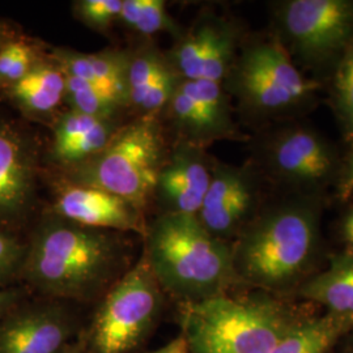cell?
<instances>
[{
  "mask_svg": "<svg viewBox=\"0 0 353 353\" xmlns=\"http://www.w3.org/2000/svg\"><path fill=\"white\" fill-rule=\"evenodd\" d=\"M20 280L41 297L96 303L132 267L122 233L43 219L26 241Z\"/></svg>",
  "mask_w": 353,
  "mask_h": 353,
  "instance_id": "1",
  "label": "cell"
},
{
  "mask_svg": "<svg viewBox=\"0 0 353 353\" xmlns=\"http://www.w3.org/2000/svg\"><path fill=\"white\" fill-rule=\"evenodd\" d=\"M144 239L143 255L154 278L181 305L224 294L237 280L233 249L196 214L165 212L147 227Z\"/></svg>",
  "mask_w": 353,
  "mask_h": 353,
  "instance_id": "2",
  "label": "cell"
},
{
  "mask_svg": "<svg viewBox=\"0 0 353 353\" xmlns=\"http://www.w3.org/2000/svg\"><path fill=\"white\" fill-rule=\"evenodd\" d=\"M318 239V212L312 202H294L262 216L233 248L236 276L265 288L299 278L312 261Z\"/></svg>",
  "mask_w": 353,
  "mask_h": 353,
  "instance_id": "3",
  "label": "cell"
},
{
  "mask_svg": "<svg viewBox=\"0 0 353 353\" xmlns=\"http://www.w3.org/2000/svg\"><path fill=\"white\" fill-rule=\"evenodd\" d=\"M189 353H270L294 328L276 303L225 293L181 305Z\"/></svg>",
  "mask_w": 353,
  "mask_h": 353,
  "instance_id": "4",
  "label": "cell"
},
{
  "mask_svg": "<svg viewBox=\"0 0 353 353\" xmlns=\"http://www.w3.org/2000/svg\"><path fill=\"white\" fill-rule=\"evenodd\" d=\"M164 290L144 255L96 303L79 339L84 353H135L157 327Z\"/></svg>",
  "mask_w": 353,
  "mask_h": 353,
  "instance_id": "5",
  "label": "cell"
},
{
  "mask_svg": "<svg viewBox=\"0 0 353 353\" xmlns=\"http://www.w3.org/2000/svg\"><path fill=\"white\" fill-rule=\"evenodd\" d=\"M165 161L164 138L156 115L121 127L100 153L70 168V183L103 190L145 207Z\"/></svg>",
  "mask_w": 353,
  "mask_h": 353,
  "instance_id": "6",
  "label": "cell"
},
{
  "mask_svg": "<svg viewBox=\"0 0 353 353\" xmlns=\"http://www.w3.org/2000/svg\"><path fill=\"white\" fill-rule=\"evenodd\" d=\"M279 17L290 46L307 64L339 62L353 43V0H290Z\"/></svg>",
  "mask_w": 353,
  "mask_h": 353,
  "instance_id": "7",
  "label": "cell"
},
{
  "mask_svg": "<svg viewBox=\"0 0 353 353\" xmlns=\"http://www.w3.org/2000/svg\"><path fill=\"white\" fill-rule=\"evenodd\" d=\"M84 323L74 303L28 296L0 319V353H62Z\"/></svg>",
  "mask_w": 353,
  "mask_h": 353,
  "instance_id": "8",
  "label": "cell"
},
{
  "mask_svg": "<svg viewBox=\"0 0 353 353\" xmlns=\"http://www.w3.org/2000/svg\"><path fill=\"white\" fill-rule=\"evenodd\" d=\"M234 84L242 100L263 113L292 108L318 88L275 43H259L246 51L237 64Z\"/></svg>",
  "mask_w": 353,
  "mask_h": 353,
  "instance_id": "9",
  "label": "cell"
},
{
  "mask_svg": "<svg viewBox=\"0 0 353 353\" xmlns=\"http://www.w3.org/2000/svg\"><path fill=\"white\" fill-rule=\"evenodd\" d=\"M37 178L32 141L11 122L0 121V230L20 227L30 214Z\"/></svg>",
  "mask_w": 353,
  "mask_h": 353,
  "instance_id": "10",
  "label": "cell"
},
{
  "mask_svg": "<svg viewBox=\"0 0 353 353\" xmlns=\"http://www.w3.org/2000/svg\"><path fill=\"white\" fill-rule=\"evenodd\" d=\"M55 216L83 227L144 236L143 210L103 190L68 183L58 191Z\"/></svg>",
  "mask_w": 353,
  "mask_h": 353,
  "instance_id": "11",
  "label": "cell"
},
{
  "mask_svg": "<svg viewBox=\"0 0 353 353\" xmlns=\"http://www.w3.org/2000/svg\"><path fill=\"white\" fill-rule=\"evenodd\" d=\"M272 170L297 185H321L332 178L338 159L330 143L309 128L294 127L278 134L268 150Z\"/></svg>",
  "mask_w": 353,
  "mask_h": 353,
  "instance_id": "12",
  "label": "cell"
},
{
  "mask_svg": "<svg viewBox=\"0 0 353 353\" xmlns=\"http://www.w3.org/2000/svg\"><path fill=\"white\" fill-rule=\"evenodd\" d=\"M236 48L233 28L220 20H204L174 51V68L182 80L221 83L230 68Z\"/></svg>",
  "mask_w": 353,
  "mask_h": 353,
  "instance_id": "13",
  "label": "cell"
},
{
  "mask_svg": "<svg viewBox=\"0 0 353 353\" xmlns=\"http://www.w3.org/2000/svg\"><path fill=\"white\" fill-rule=\"evenodd\" d=\"M211 176L212 172L199 147L183 141L165 160L154 194L168 214H198Z\"/></svg>",
  "mask_w": 353,
  "mask_h": 353,
  "instance_id": "14",
  "label": "cell"
},
{
  "mask_svg": "<svg viewBox=\"0 0 353 353\" xmlns=\"http://www.w3.org/2000/svg\"><path fill=\"white\" fill-rule=\"evenodd\" d=\"M254 202V183L246 172L232 166H217L196 216L211 234L224 240L246 220Z\"/></svg>",
  "mask_w": 353,
  "mask_h": 353,
  "instance_id": "15",
  "label": "cell"
},
{
  "mask_svg": "<svg viewBox=\"0 0 353 353\" xmlns=\"http://www.w3.org/2000/svg\"><path fill=\"white\" fill-rule=\"evenodd\" d=\"M179 80L156 51H140L128 59L127 97L143 115H156L172 100Z\"/></svg>",
  "mask_w": 353,
  "mask_h": 353,
  "instance_id": "16",
  "label": "cell"
},
{
  "mask_svg": "<svg viewBox=\"0 0 353 353\" xmlns=\"http://www.w3.org/2000/svg\"><path fill=\"white\" fill-rule=\"evenodd\" d=\"M6 92L13 105L26 117H48L64 100L65 75L52 59H41L26 77Z\"/></svg>",
  "mask_w": 353,
  "mask_h": 353,
  "instance_id": "17",
  "label": "cell"
},
{
  "mask_svg": "<svg viewBox=\"0 0 353 353\" xmlns=\"http://www.w3.org/2000/svg\"><path fill=\"white\" fill-rule=\"evenodd\" d=\"M65 75L74 76L93 85L108 89L128 103L127 65L128 59L122 54L101 52L84 54L57 49L51 58Z\"/></svg>",
  "mask_w": 353,
  "mask_h": 353,
  "instance_id": "18",
  "label": "cell"
},
{
  "mask_svg": "<svg viewBox=\"0 0 353 353\" xmlns=\"http://www.w3.org/2000/svg\"><path fill=\"white\" fill-rule=\"evenodd\" d=\"M303 294L326 306L332 314L352 316L353 252L334 256L323 272L303 285Z\"/></svg>",
  "mask_w": 353,
  "mask_h": 353,
  "instance_id": "19",
  "label": "cell"
},
{
  "mask_svg": "<svg viewBox=\"0 0 353 353\" xmlns=\"http://www.w3.org/2000/svg\"><path fill=\"white\" fill-rule=\"evenodd\" d=\"M198 106L204 141L228 138L234 132L227 97L220 83L207 80H181Z\"/></svg>",
  "mask_w": 353,
  "mask_h": 353,
  "instance_id": "20",
  "label": "cell"
},
{
  "mask_svg": "<svg viewBox=\"0 0 353 353\" xmlns=\"http://www.w3.org/2000/svg\"><path fill=\"white\" fill-rule=\"evenodd\" d=\"M351 316H330L296 325L270 353H326Z\"/></svg>",
  "mask_w": 353,
  "mask_h": 353,
  "instance_id": "21",
  "label": "cell"
},
{
  "mask_svg": "<svg viewBox=\"0 0 353 353\" xmlns=\"http://www.w3.org/2000/svg\"><path fill=\"white\" fill-rule=\"evenodd\" d=\"M64 100L70 103L71 110L101 119H115L121 108L126 105L113 92L70 75H65Z\"/></svg>",
  "mask_w": 353,
  "mask_h": 353,
  "instance_id": "22",
  "label": "cell"
},
{
  "mask_svg": "<svg viewBox=\"0 0 353 353\" xmlns=\"http://www.w3.org/2000/svg\"><path fill=\"white\" fill-rule=\"evenodd\" d=\"M119 20L145 36L178 30L163 0H123Z\"/></svg>",
  "mask_w": 353,
  "mask_h": 353,
  "instance_id": "23",
  "label": "cell"
},
{
  "mask_svg": "<svg viewBox=\"0 0 353 353\" xmlns=\"http://www.w3.org/2000/svg\"><path fill=\"white\" fill-rule=\"evenodd\" d=\"M36 46L11 37L0 46V88L7 90L26 77L41 61Z\"/></svg>",
  "mask_w": 353,
  "mask_h": 353,
  "instance_id": "24",
  "label": "cell"
},
{
  "mask_svg": "<svg viewBox=\"0 0 353 353\" xmlns=\"http://www.w3.org/2000/svg\"><path fill=\"white\" fill-rule=\"evenodd\" d=\"M334 99L344 128L353 137V43L338 62Z\"/></svg>",
  "mask_w": 353,
  "mask_h": 353,
  "instance_id": "25",
  "label": "cell"
},
{
  "mask_svg": "<svg viewBox=\"0 0 353 353\" xmlns=\"http://www.w3.org/2000/svg\"><path fill=\"white\" fill-rule=\"evenodd\" d=\"M123 0H80L76 1V17L89 28L99 32L106 30L119 20Z\"/></svg>",
  "mask_w": 353,
  "mask_h": 353,
  "instance_id": "26",
  "label": "cell"
},
{
  "mask_svg": "<svg viewBox=\"0 0 353 353\" xmlns=\"http://www.w3.org/2000/svg\"><path fill=\"white\" fill-rule=\"evenodd\" d=\"M26 250V242L14 233L0 230V284L12 285L20 280Z\"/></svg>",
  "mask_w": 353,
  "mask_h": 353,
  "instance_id": "27",
  "label": "cell"
},
{
  "mask_svg": "<svg viewBox=\"0 0 353 353\" xmlns=\"http://www.w3.org/2000/svg\"><path fill=\"white\" fill-rule=\"evenodd\" d=\"M101 118H94L85 114L77 113L70 110L64 113L55 123L54 135H52V145L51 153L59 151L68 145L71 141L77 139L79 137L84 135L96 126Z\"/></svg>",
  "mask_w": 353,
  "mask_h": 353,
  "instance_id": "28",
  "label": "cell"
},
{
  "mask_svg": "<svg viewBox=\"0 0 353 353\" xmlns=\"http://www.w3.org/2000/svg\"><path fill=\"white\" fill-rule=\"evenodd\" d=\"M29 290L16 285L0 284V319L8 310H11L16 303L23 301L29 296Z\"/></svg>",
  "mask_w": 353,
  "mask_h": 353,
  "instance_id": "29",
  "label": "cell"
},
{
  "mask_svg": "<svg viewBox=\"0 0 353 353\" xmlns=\"http://www.w3.org/2000/svg\"><path fill=\"white\" fill-rule=\"evenodd\" d=\"M353 194V147L350 160L345 165L339 181V195L341 199H348Z\"/></svg>",
  "mask_w": 353,
  "mask_h": 353,
  "instance_id": "30",
  "label": "cell"
},
{
  "mask_svg": "<svg viewBox=\"0 0 353 353\" xmlns=\"http://www.w3.org/2000/svg\"><path fill=\"white\" fill-rule=\"evenodd\" d=\"M145 353H189V347H188V343L183 338V335L179 334L176 338L172 339L168 344H165L157 350H153L151 352Z\"/></svg>",
  "mask_w": 353,
  "mask_h": 353,
  "instance_id": "31",
  "label": "cell"
},
{
  "mask_svg": "<svg viewBox=\"0 0 353 353\" xmlns=\"http://www.w3.org/2000/svg\"><path fill=\"white\" fill-rule=\"evenodd\" d=\"M343 237L351 246H353V208L347 214L343 223Z\"/></svg>",
  "mask_w": 353,
  "mask_h": 353,
  "instance_id": "32",
  "label": "cell"
},
{
  "mask_svg": "<svg viewBox=\"0 0 353 353\" xmlns=\"http://www.w3.org/2000/svg\"><path fill=\"white\" fill-rule=\"evenodd\" d=\"M62 353H84V348L80 339L77 338L74 343H71Z\"/></svg>",
  "mask_w": 353,
  "mask_h": 353,
  "instance_id": "33",
  "label": "cell"
},
{
  "mask_svg": "<svg viewBox=\"0 0 353 353\" xmlns=\"http://www.w3.org/2000/svg\"><path fill=\"white\" fill-rule=\"evenodd\" d=\"M11 37H12V36H11V33L8 32L7 26L0 24V46H1L6 41H8Z\"/></svg>",
  "mask_w": 353,
  "mask_h": 353,
  "instance_id": "34",
  "label": "cell"
}]
</instances>
